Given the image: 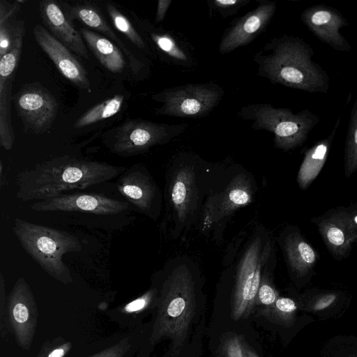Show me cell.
<instances>
[{"instance_id": "1", "label": "cell", "mask_w": 357, "mask_h": 357, "mask_svg": "<svg viewBox=\"0 0 357 357\" xmlns=\"http://www.w3.org/2000/svg\"><path fill=\"white\" fill-rule=\"evenodd\" d=\"M126 169L105 162L63 155L20 172L15 196L22 201H41L109 181Z\"/></svg>"}, {"instance_id": "2", "label": "cell", "mask_w": 357, "mask_h": 357, "mask_svg": "<svg viewBox=\"0 0 357 357\" xmlns=\"http://www.w3.org/2000/svg\"><path fill=\"white\" fill-rule=\"evenodd\" d=\"M314 50L303 38L284 34L257 52V73L273 84L309 93H327L330 78L313 60Z\"/></svg>"}, {"instance_id": "3", "label": "cell", "mask_w": 357, "mask_h": 357, "mask_svg": "<svg viewBox=\"0 0 357 357\" xmlns=\"http://www.w3.org/2000/svg\"><path fill=\"white\" fill-rule=\"evenodd\" d=\"M196 264L189 259L169 261L162 272L164 279L158 290V311L150 341L163 337L173 340L176 355L184 342L195 308Z\"/></svg>"}, {"instance_id": "4", "label": "cell", "mask_w": 357, "mask_h": 357, "mask_svg": "<svg viewBox=\"0 0 357 357\" xmlns=\"http://www.w3.org/2000/svg\"><path fill=\"white\" fill-rule=\"evenodd\" d=\"M12 229L22 248L48 275L64 284L73 282L63 256L82 250L76 236L19 218L14 219Z\"/></svg>"}, {"instance_id": "5", "label": "cell", "mask_w": 357, "mask_h": 357, "mask_svg": "<svg viewBox=\"0 0 357 357\" xmlns=\"http://www.w3.org/2000/svg\"><path fill=\"white\" fill-rule=\"evenodd\" d=\"M238 116L251 121L253 129L273 133L275 146L284 151L301 146L319 122V117L308 109L294 114L290 109L266 103L243 106Z\"/></svg>"}, {"instance_id": "6", "label": "cell", "mask_w": 357, "mask_h": 357, "mask_svg": "<svg viewBox=\"0 0 357 357\" xmlns=\"http://www.w3.org/2000/svg\"><path fill=\"white\" fill-rule=\"evenodd\" d=\"M261 236L253 238L238 261L231 303V317L237 321L247 317L256 303L263 269L271 257L273 245H263Z\"/></svg>"}, {"instance_id": "7", "label": "cell", "mask_w": 357, "mask_h": 357, "mask_svg": "<svg viewBox=\"0 0 357 357\" xmlns=\"http://www.w3.org/2000/svg\"><path fill=\"white\" fill-rule=\"evenodd\" d=\"M225 91L215 82L188 84L165 89L153 95L161 103L155 113L181 118H201L208 115L220 102Z\"/></svg>"}, {"instance_id": "8", "label": "cell", "mask_w": 357, "mask_h": 357, "mask_svg": "<svg viewBox=\"0 0 357 357\" xmlns=\"http://www.w3.org/2000/svg\"><path fill=\"white\" fill-rule=\"evenodd\" d=\"M186 124L159 123L143 119H130L117 128L112 142L111 152L121 156L144 153L151 147L170 142L181 135Z\"/></svg>"}, {"instance_id": "9", "label": "cell", "mask_w": 357, "mask_h": 357, "mask_svg": "<svg viewBox=\"0 0 357 357\" xmlns=\"http://www.w3.org/2000/svg\"><path fill=\"white\" fill-rule=\"evenodd\" d=\"M310 222L335 260L349 257L357 244V202L329 208Z\"/></svg>"}, {"instance_id": "10", "label": "cell", "mask_w": 357, "mask_h": 357, "mask_svg": "<svg viewBox=\"0 0 357 357\" xmlns=\"http://www.w3.org/2000/svg\"><path fill=\"white\" fill-rule=\"evenodd\" d=\"M7 315L11 335L19 347L29 351L36 331L38 311L34 295L23 277L15 282L8 296Z\"/></svg>"}, {"instance_id": "11", "label": "cell", "mask_w": 357, "mask_h": 357, "mask_svg": "<svg viewBox=\"0 0 357 357\" xmlns=\"http://www.w3.org/2000/svg\"><path fill=\"white\" fill-rule=\"evenodd\" d=\"M119 192L141 213L155 220L160 214V190L146 168L139 164L126 169L116 182Z\"/></svg>"}, {"instance_id": "12", "label": "cell", "mask_w": 357, "mask_h": 357, "mask_svg": "<svg viewBox=\"0 0 357 357\" xmlns=\"http://www.w3.org/2000/svg\"><path fill=\"white\" fill-rule=\"evenodd\" d=\"M24 35V22L20 20L15 25L11 49L0 59V144L7 151L13 148L15 141L10 114L11 89L22 52Z\"/></svg>"}, {"instance_id": "13", "label": "cell", "mask_w": 357, "mask_h": 357, "mask_svg": "<svg viewBox=\"0 0 357 357\" xmlns=\"http://www.w3.org/2000/svg\"><path fill=\"white\" fill-rule=\"evenodd\" d=\"M278 241L290 276L299 283L307 282L313 276L320 259L319 252L296 225L286 227Z\"/></svg>"}, {"instance_id": "14", "label": "cell", "mask_w": 357, "mask_h": 357, "mask_svg": "<svg viewBox=\"0 0 357 357\" xmlns=\"http://www.w3.org/2000/svg\"><path fill=\"white\" fill-rule=\"evenodd\" d=\"M128 207V202L96 193L62 194L30 206L36 211L85 212L97 215H116Z\"/></svg>"}, {"instance_id": "15", "label": "cell", "mask_w": 357, "mask_h": 357, "mask_svg": "<svg viewBox=\"0 0 357 357\" xmlns=\"http://www.w3.org/2000/svg\"><path fill=\"white\" fill-rule=\"evenodd\" d=\"M15 107L24 126L35 133H42L54 122L59 104L45 89L30 86L16 95Z\"/></svg>"}, {"instance_id": "16", "label": "cell", "mask_w": 357, "mask_h": 357, "mask_svg": "<svg viewBox=\"0 0 357 357\" xmlns=\"http://www.w3.org/2000/svg\"><path fill=\"white\" fill-rule=\"evenodd\" d=\"M276 10L275 1H263L256 8L231 22L219 44L221 54H227L245 46L262 33Z\"/></svg>"}, {"instance_id": "17", "label": "cell", "mask_w": 357, "mask_h": 357, "mask_svg": "<svg viewBox=\"0 0 357 357\" xmlns=\"http://www.w3.org/2000/svg\"><path fill=\"white\" fill-rule=\"evenodd\" d=\"M303 24L321 42L333 50L349 52L352 47L340 33L348 25L346 18L336 9L326 5H314L303 10Z\"/></svg>"}, {"instance_id": "18", "label": "cell", "mask_w": 357, "mask_h": 357, "mask_svg": "<svg viewBox=\"0 0 357 357\" xmlns=\"http://www.w3.org/2000/svg\"><path fill=\"white\" fill-rule=\"evenodd\" d=\"M195 168L183 162L171 175L168 187L169 204L176 226H185L195 210L197 188Z\"/></svg>"}, {"instance_id": "19", "label": "cell", "mask_w": 357, "mask_h": 357, "mask_svg": "<svg viewBox=\"0 0 357 357\" xmlns=\"http://www.w3.org/2000/svg\"><path fill=\"white\" fill-rule=\"evenodd\" d=\"M33 33L38 45L59 72L80 89L91 92V82L86 71L71 51L40 24L34 26Z\"/></svg>"}, {"instance_id": "20", "label": "cell", "mask_w": 357, "mask_h": 357, "mask_svg": "<svg viewBox=\"0 0 357 357\" xmlns=\"http://www.w3.org/2000/svg\"><path fill=\"white\" fill-rule=\"evenodd\" d=\"M40 15L47 29L70 51L89 59L87 49L80 32L75 29L63 10L54 1H40Z\"/></svg>"}, {"instance_id": "21", "label": "cell", "mask_w": 357, "mask_h": 357, "mask_svg": "<svg viewBox=\"0 0 357 357\" xmlns=\"http://www.w3.org/2000/svg\"><path fill=\"white\" fill-rule=\"evenodd\" d=\"M149 38L165 62L192 69L197 66L192 45L181 34L162 29L149 31Z\"/></svg>"}, {"instance_id": "22", "label": "cell", "mask_w": 357, "mask_h": 357, "mask_svg": "<svg viewBox=\"0 0 357 357\" xmlns=\"http://www.w3.org/2000/svg\"><path fill=\"white\" fill-rule=\"evenodd\" d=\"M339 124L340 119L328 137L317 142L305 151L296 178L298 185L301 190L308 188L323 169Z\"/></svg>"}, {"instance_id": "23", "label": "cell", "mask_w": 357, "mask_h": 357, "mask_svg": "<svg viewBox=\"0 0 357 357\" xmlns=\"http://www.w3.org/2000/svg\"><path fill=\"white\" fill-rule=\"evenodd\" d=\"M253 195V187L248 176L245 174L235 176L220 197H218L215 220H219L250 203Z\"/></svg>"}, {"instance_id": "24", "label": "cell", "mask_w": 357, "mask_h": 357, "mask_svg": "<svg viewBox=\"0 0 357 357\" xmlns=\"http://www.w3.org/2000/svg\"><path fill=\"white\" fill-rule=\"evenodd\" d=\"M80 33L88 47L105 68L114 73L124 68V56L117 45L91 30L82 28Z\"/></svg>"}, {"instance_id": "25", "label": "cell", "mask_w": 357, "mask_h": 357, "mask_svg": "<svg viewBox=\"0 0 357 357\" xmlns=\"http://www.w3.org/2000/svg\"><path fill=\"white\" fill-rule=\"evenodd\" d=\"M61 7L70 21L78 20L86 26L99 31L115 42L119 47L128 54L127 49L119 37L105 21L104 17L96 8L91 4L70 5L61 2Z\"/></svg>"}, {"instance_id": "26", "label": "cell", "mask_w": 357, "mask_h": 357, "mask_svg": "<svg viewBox=\"0 0 357 357\" xmlns=\"http://www.w3.org/2000/svg\"><path fill=\"white\" fill-rule=\"evenodd\" d=\"M158 289L152 287L135 299L110 311L109 316L121 327L131 328L141 314L158 305Z\"/></svg>"}, {"instance_id": "27", "label": "cell", "mask_w": 357, "mask_h": 357, "mask_svg": "<svg viewBox=\"0 0 357 357\" xmlns=\"http://www.w3.org/2000/svg\"><path fill=\"white\" fill-rule=\"evenodd\" d=\"M123 101L122 95H116L95 105L75 121L74 128H81L114 116L121 108Z\"/></svg>"}, {"instance_id": "28", "label": "cell", "mask_w": 357, "mask_h": 357, "mask_svg": "<svg viewBox=\"0 0 357 357\" xmlns=\"http://www.w3.org/2000/svg\"><path fill=\"white\" fill-rule=\"evenodd\" d=\"M357 172V98L349 121L344 153V174L350 178Z\"/></svg>"}, {"instance_id": "29", "label": "cell", "mask_w": 357, "mask_h": 357, "mask_svg": "<svg viewBox=\"0 0 357 357\" xmlns=\"http://www.w3.org/2000/svg\"><path fill=\"white\" fill-rule=\"evenodd\" d=\"M106 8L115 28L126 36L139 49L145 51L146 45L144 40L128 19L111 3H107Z\"/></svg>"}, {"instance_id": "30", "label": "cell", "mask_w": 357, "mask_h": 357, "mask_svg": "<svg viewBox=\"0 0 357 357\" xmlns=\"http://www.w3.org/2000/svg\"><path fill=\"white\" fill-rule=\"evenodd\" d=\"M72 347L70 341L57 336L44 342L36 357H64Z\"/></svg>"}, {"instance_id": "31", "label": "cell", "mask_w": 357, "mask_h": 357, "mask_svg": "<svg viewBox=\"0 0 357 357\" xmlns=\"http://www.w3.org/2000/svg\"><path fill=\"white\" fill-rule=\"evenodd\" d=\"M250 0H211L208 1L209 11L223 17H229L247 5Z\"/></svg>"}, {"instance_id": "32", "label": "cell", "mask_w": 357, "mask_h": 357, "mask_svg": "<svg viewBox=\"0 0 357 357\" xmlns=\"http://www.w3.org/2000/svg\"><path fill=\"white\" fill-rule=\"evenodd\" d=\"M222 357H246L245 344L237 335H227L222 341Z\"/></svg>"}, {"instance_id": "33", "label": "cell", "mask_w": 357, "mask_h": 357, "mask_svg": "<svg viewBox=\"0 0 357 357\" xmlns=\"http://www.w3.org/2000/svg\"><path fill=\"white\" fill-rule=\"evenodd\" d=\"M7 299L6 284L2 273H0V335L6 340L11 335L7 315Z\"/></svg>"}, {"instance_id": "34", "label": "cell", "mask_w": 357, "mask_h": 357, "mask_svg": "<svg viewBox=\"0 0 357 357\" xmlns=\"http://www.w3.org/2000/svg\"><path fill=\"white\" fill-rule=\"evenodd\" d=\"M278 298V294L271 282L262 275L261 284L257 292L256 302L263 305L273 307Z\"/></svg>"}, {"instance_id": "35", "label": "cell", "mask_w": 357, "mask_h": 357, "mask_svg": "<svg viewBox=\"0 0 357 357\" xmlns=\"http://www.w3.org/2000/svg\"><path fill=\"white\" fill-rule=\"evenodd\" d=\"M15 33V26L9 24V20H0V56H3L11 49Z\"/></svg>"}, {"instance_id": "36", "label": "cell", "mask_w": 357, "mask_h": 357, "mask_svg": "<svg viewBox=\"0 0 357 357\" xmlns=\"http://www.w3.org/2000/svg\"><path fill=\"white\" fill-rule=\"evenodd\" d=\"M130 347V339L126 337L89 357H123Z\"/></svg>"}, {"instance_id": "37", "label": "cell", "mask_w": 357, "mask_h": 357, "mask_svg": "<svg viewBox=\"0 0 357 357\" xmlns=\"http://www.w3.org/2000/svg\"><path fill=\"white\" fill-rule=\"evenodd\" d=\"M338 296V294L335 292H327L317 295L312 307L314 310L327 308L337 300Z\"/></svg>"}, {"instance_id": "38", "label": "cell", "mask_w": 357, "mask_h": 357, "mask_svg": "<svg viewBox=\"0 0 357 357\" xmlns=\"http://www.w3.org/2000/svg\"><path fill=\"white\" fill-rule=\"evenodd\" d=\"M273 307L282 314L293 313L297 308L294 300L285 297L278 298Z\"/></svg>"}, {"instance_id": "39", "label": "cell", "mask_w": 357, "mask_h": 357, "mask_svg": "<svg viewBox=\"0 0 357 357\" xmlns=\"http://www.w3.org/2000/svg\"><path fill=\"white\" fill-rule=\"evenodd\" d=\"M172 2V0H159L158 1L155 15L156 23H160L163 21Z\"/></svg>"}, {"instance_id": "40", "label": "cell", "mask_w": 357, "mask_h": 357, "mask_svg": "<svg viewBox=\"0 0 357 357\" xmlns=\"http://www.w3.org/2000/svg\"><path fill=\"white\" fill-rule=\"evenodd\" d=\"M245 354L246 357H259L254 352L248 349V348L245 345Z\"/></svg>"}]
</instances>
